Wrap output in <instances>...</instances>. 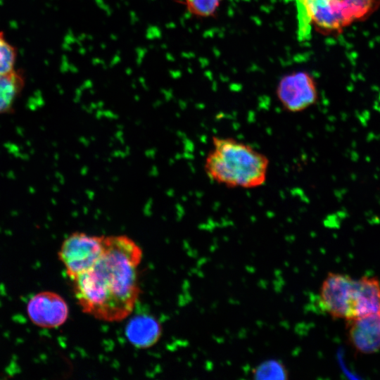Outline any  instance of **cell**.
Returning <instances> with one entry per match:
<instances>
[{"mask_svg":"<svg viewBox=\"0 0 380 380\" xmlns=\"http://www.w3.org/2000/svg\"><path fill=\"white\" fill-rule=\"evenodd\" d=\"M104 248V236L77 232L63 241L58 258L71 279L90 269L101 257Z\"/></svg>","mask_w":380,"mask_h":380,"instance_id":"obj_5","label":"cell"},{"mask_svg":"<svg viewBox=\"0 0 380 380\" xmlns=\"http://www.w3.org/2000/svg\"><path fill=\"white\" fill-rule=\"evenodd\" d=\"M27 312L35 325L43 328H56L66 322L69 308L66 301L59 294L42 291L28 301Z\"/></svg>","mask_w":380,"mask_h":380,"instance_id":"obj_7","label":"cell"},{"mask_svg":"<svg viewBox=\"0 0 380 380\" xmlns=\"http://www.w3.org/2000/svg\"><path fill=\"white\" fill-rule=\"evenodd\" d=\"M277 98L283 108L289 113H300L313 106L318 99L315 82L305 72H298L284 77L277 89Z\"/></svg>","mask_w":380,"mask_h":380,"instance_id":"obj_6","label":"cell"},{"mask_svg":"<svg viewBox=\"0 0 380 380\" xmlns=\"http://www.w3.org/2000/svg\"><path fill=\"white\" fill-rule=\"evenodd\" d=\"M252 374L255 379H286L289 376L286 367L277 360L261 362L253 369Z\"/></svg>","mask_w":380,"mask_h":380,"instance_id":"obj_11","label":"cell"},{"mask_svg":"<svg viewBox=\"0 0 380 380\" xmlns=\"http://www.w3.org/2000/svg\"><path fill=\"white\" fill-rule=\"evenodd\" d=\"M17 55L16 47L6 39L4 32L0 31V74L15 68Z\"/></svg>","mask_w":380,"mask_h":380,"instance_id":"obj_12","label":"cell"},{"mask_svg":"<svg viewBox=\"0 0 380 380\" xmlns=\"http://www.w3.org/2000/svg\"><path fill=\"white\" fill-rule=\"evenodd\" d=\"M221 0H184L187 10L193 15L208 17L214 13Z\"/></svg>","mask_w":380,"mask_h":380,"instance_id":"obj_13","label":"cell"},{"mask_svg":"<svg viewBox=\"0 0 380 380\" xmlns=\"http://www.w3.org/2000/svg\"><path fill=\"white\" fill-rule=\"evenodd\" d=\"M141 259V247L129 236H104L99 259L70 279L82 312L108 322L127 318L140 294L138 268Z\"/></svg>","mask_w":380,"mask_h":380,"instance_id":"obj_1","label":"cell"},{"mask_svg":"<svg viewBox=\"0 0 380 380\" xmlns=\"http://www.w3.org/2000/svg\"><path fill=\"white\" fill-rule=\"evenodd\" d=\"M317 301L333 318L355 319L380 312V284L374 278L355 279L331 272L322 283Z\"/></svg>","mask_w":380,"mask_h":380,"instance_id":"obj_3","label":"cell"},{"mask_svg":"<svg viewBox=\"0 0 380 380\" xmlns=\"http://www.w3.org/2000/svg\"><path fill=\"white\" fill-rule=\"evenodd\" d=\"M25 84L24 71L20 69L0 74V115L11 113Z\"/></svg>","mask_w":380,"mask_h":380,"instance_id":"obj_10","label":"cell"},{"mask_svg":"<svg viewBox=\"0 0 380 380\" xmlns=\"http://www.w3.org/2000/svg\"><path fill=\"white\" fill-rule=\"evenodd\" d=\"M269 165L268 158L251 145L215 136L204 170L211 180L226 187L255 189L265 184Z\"/></svg>","mask_w":380,"mask_h":380,"instance_id":"obj_2","label":"cell"},{"mask_svg":"<svg viewBox=\"0 0 380 380\" xmlns=\"http://www.w3.org/2000/svg\"><path fill=\"white\" fill-rule=\"evenodd\" d=\"M298 37H310L312 25L322 31H341L355 20L351 0H296Z\"/></svg>","mask_w":380,"mask_h":380,"instance_id":"obj_4","label":"cell"},{"mask_svg":"<svg viewBox=\"0 0 380 380\" xmlns=\"http://www.w3.org/2000/svg\"><path fill=\"white\" fill-rule=\"evenodd\" d=\"M161 332L158 320L148 315L134 316L129 321L125 329L129 341L139 348H148L155 345Z\"/></svg>","mask_w":380,"mask_h":380,"instance_id":"obj_9","label":"cell"},{"mask_svg":"<svg viewBox=\"0 0 380 380\" xmlns=\"http://www.w3.org/2000/svg\"><path fill=\"white\" fill-rule=\"evenodd\" d=\"M350 343L356 350L371 353L380 349V312L348 320Z\"/></svg>","mask_w":380,"mask_h":380,"instance_id":"obj_8","label":"cell"}]
</instances>
